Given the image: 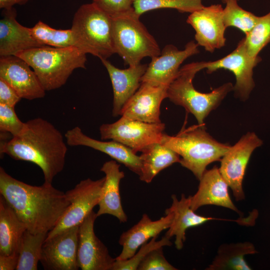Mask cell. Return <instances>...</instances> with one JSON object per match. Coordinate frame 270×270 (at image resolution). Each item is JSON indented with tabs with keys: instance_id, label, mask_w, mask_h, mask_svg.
I'll use <instances>...</instances> for the list:
<instances>
[{
	"instance_id": "15",
	"label": "cell",
	"mask_w": 270,
	"mask_h": 270,
	"mask_svg": "<svg viewBox=\"0 0 270 270\" xmlns=\"http://www.w3.org/2000/svg\"><path fill=\"white\" fill-rule=\"evenodd\" d=\"M198 46L194 40L188 42L183 50L172 44L166 46L159 56L152 58L141 82L168 86L176 77L182 62L199 53Z\"/></svg>"
},
{
	"instance_id": "25",
	"label": "cell",
	"mask_w": 270,
	"mask_h": 270,
	"mask_svg": "<svg viewBox=\"0 0 270 270\" xmlns=\"http://www.w3.org/2000/svg\"><path fill=\"white\" fill-rule=\"evenodd\" d=\"M26 228L2 196H0V255L18 252Z\"/></svg>"
},
{
	"instance_id": "12",
	"label": "cell",
	"mask_w": 270,
	"mask_h": 270,
	"mask_svg": "<svg viewBox=\"0 0 270 270\" xmlns=\"http://www.w3.org/2000/svg\"><path fill=\"white\" fill-rule=\"evenodd\" d=\"M79 226L68 228L46 239L40 262L46 270H77Z\"/></svg>"
},
{
	"instance_id": "17",
	"label": "cell",
	"mask_w": 270,
	"mask_h": 270,
	"mask_svg": "<svg viewBox=\"0 0 270 270\" xmlns=\"http://www.w3.org/2000/svg\"><path fill=\"white\" fill-rule=\"evenodd\" d=\"M30 66L16 56H0V78L7 82L22 98H42L46 90Z\"/></svg>"
},
{
	"instance_id": "30",
	"label": "cell",
	"mask_w": 270,
	"mask_h": 270,
	"mask_svg": "<svg viewBox=\"0 0 270 270\" xmlns=\"http://www.w3.org/2000/svg\"><path fill=\"white\" fill-rule=\"evenodd\" d=\"M202 0H134L133 8L140 16L146 12L163 8H174L180 12L192 13L204 7Z\"/></svg>"
},
{
	"instance_id": "9",
	"label": "cell",
	"mask_w": 270,
	"mask_h": 270,
	"mask_svg": "<svg viewBox=\"0 0 270 270\" xmlns=\"http://www.w3.org/2000/svg\"><path fill=\"white\" fill-rule=\"evenodd\" d=\"M104 181L105 176L97 180L86 178L65 192L70 205L56 225L48 233L46 239L80 226L94 208L98 205Z\"/></svg>"
},
{
	"instance_id": "27",
	"label": "cell",
	"mask_w": 270,
	"mask_h": 270,
	"mask_svg": "<svg viewBox=\"0 0 270 270\" xmlns=\"http://www.w3.org/2000/svg\"><path fill=\"white\" fill-rule=\"evenodd\" d=\"M256 252L253 244L250 242L222 244L218 248L216 255L207 270H250L246 262V255Z\"/></svg>"
},
{
	"instance_id": "16",
	"label": "cell",
	"mask_w": 270,
	"mask_h": 270,
	"mask_svg": "<svg viewBox=\"0 0 270 270\" xmlns=\"http://www.w3.org/2000/svg\"><path fill=\"white\" fill-rule=\"evenodd\" d=\"M168 86L142 82L138 89L124 104L120 115L148 123L161 122L160 106L162 101L167 98Z\"/></svg>"
},
{
	"instance_id": "22",
	"label": "cell",
	"mask_w": 270,
	"mask_h": 270,
	"mask_svg": "<svg viewBox=\"0 0 270 270\" xmlns=\"http://www.w3.org/2000/svg\"><path fill=\"white\" fill-rule=\"evenodd\" d=\"M100 60L112 82L114 93L112 115L117 116L124 104L140 88L148 64H140L122 70L114 66L107 59Z\"/></svg>"
},
{
	"instance_id": "20",
	"label": "cell",
	"mask_w": 270,
	"mask_h": 270,
	"mask_svg": "<svg viewBox=\"0 0 270 270\" xmlns=\"http://www.w3.org/2000/svg\"><path fill=\"white\" fill-rule=\"evenodd\" d=\"M14 7L4 9L0 20V56H15L26 50L45 46L32 36L30 28L21 25L16 19Z\"/></svg>"
},
{
	"instance_id": "3",
	"label": "cell",
	"mask_w": 270,
	"mask_h": 270,
	"mask_svg": "<svg viewBox=\"0 0 270 270\" xmlns=\"http://www.w3.org/2000/svg\"><path fill=\"white\" fill-rule=\"evenodd\" d=\"M162 144L176 152L180 164L200 180L206 166L220 161L230 146L218 142L206 131L204 124L194 125L173 136L164 134Z\"/></svg>"
},
{
	"instance_id": "21",
	"label": "cell",
	"mask_w": 270,
	"mask_h": 270,
	"mask_svg": "<svg viewBox=\"0 0 270 270\" xmlns=\"http://www.w3.org/2000/svg\"><path fill=\"white\" fill-rule=\"evenodd\" d=\"M199 180L198 191L194 196H189L190 206L193 210L196 212L203 206L215 205L242 214L232 201L229 186L217 166L206 170Z\"/></svg>"
},
{
	"instance_id": "29",
	"label": "cell",
	"mask_w": 270,
	"mask_h": 270,
	"mask_svg": "<svg viewBox=\"0 0 270 270\" xmlns=\"http://www.w3.org/2000/svg\"><path fill=\"white\" fill-rule=\"evenodd\" d=\"M30 30L34 37L44 46L54 48L76 47L71 29H55L40 20Z\"/></svg>"
},
{
	"instance_id": "32",
	"label": "cell",
	"mask_w": 270,
	"mask_h": 270,
	"mask_svg": "<svg viewBox=\"0 0 270 270\" xmlns=\"http://www.w3.org/2000/svg\"><path fill=\"white\" fill-rule=\"evenodd\" d=\"M244 38L248 54L252 58L258 56L260 52L270 42V12L259 16L256 25Z\"/></svg>"
},
{
	"instance_id": "33",
	"label": "cell",
	"mask_w": 270,
	"mask_h": 270,
	"mask_svg": "<svg viewBox=\"0 0 270 270\" xmlns=\"http://www.w3.org/2000/svg\"><path fill=\"white\" fill-rule=\"evenodd\" d=\"M157 237H154L148 242L142 244L139 250L129 259L120 260L115 258L112 270H136L141 261L150 250L155 248L172 245L170 238L166 236L159 240H156Z\"/></svg>"
},
{
	"instance_id": "40",
	"label": "cell",
	"mask_w": 270,
	"mask_h": 270,
	"mask_svg": "<svg viewBox=\"0 0 270 270\" xmlns=\"http://www.w3.org/2000/svg\"><path fill=\"white\" fill-rule=\"evenodd\" d=\"M222 1V2L224 4H226V2L228 0H220Z\"/></svg>"
},
{
	"instance_id": "23",
	"label": "cell",
	"mask_w": 270,
	"mask_h": 270,
	"mask_svg": "<svg viewBox=\"0 0 270 270\" xmlns=\"http://www.w3.org/2000/svg\"><path fill=\"white\" fill-rule=\"evenodd\" d=\"M120 168L116 161L111 160L104 162L100 168L105 174V181L96 216L108 214L116 217L120 222H126L128 217L123 210L120 193V183L124 174Z\"/></svg>"
},
{
	"instance_id": "26",
	"label": "cell",
	"mask_w": 270,
	"mask_h": 270,
	"mask_svg": "<svg viewBox=\"0 0 270 270\" xmlns=\"http://www.w3.org/2000/svg\"><path fill=\"white\" fill-rule=\"evenodd\" d=\"M140 180L150 183L162 170L180 162V156L161 142L152 144L142 152Z\"/></svg>"
},
{
	"instance_id": "14",
	"label": "cell",
	"mask_w": 270,
	"mask_h": 270,
	"mask_svg": "<svg viewBox=\"0 0 270 270\" xmlns=\"http://www.w3.org/2000/svg\"><path fill=\"white\" fill-rule=\"evenodd\" d=\"M186 22L194 28L195 40L206 51L213 52L224 46L226 28L224 20V8L214 4L190 13Z\"/></svg>"
},
{
	"instance_id": "36",
	"label": "cell",
	"mask_w": 270,
	"mask_h": 270,
	"mask_svg": "<svg viewBox=\"0 0 270 270\" xmlns=\"http://www.w3.org/2000/svg\"><path fill=\"white\" fill-rule=\"evenodd\" d=\"M134 0H92V2L110 16L128 12L132 8Z\"/></svg>"
},
{
	"instance_id": "28",
	"label": "cell",
	"mask_w": 270,
	"mask_h": 270,
	"mask_svg": "<svg viewBox=\"0 0 270 270\" xmlns=\"http://www.w3.org/2000/svg\"><path fill=\"white\" fill-rule=\"evenodd\" d=\"M48 233L34 234L27 230L22 238L16 270H36L40 262L42 246Z\"/></svg>"
},
{
	"instance_id": "31",
	"label": "cell",
	"mask_w": 270,
	"mask_h": 270,
	"mask_svg": "<svg viewBox=\"0 0 270 270\" xmlns=\"http://www.w3.org/2000/svg\"><path fill=\"white\" fill-rule=\"evenodd\" d=\"M224 8V20L226 28H236L246 35L258 22L259 16L242 8L237 0H228Z\"/></svg>"
},
{
	"instance_id": "35",
	"label": "cell",
	"mask_w": 270,
	"mask_h": 270,
	"mask_svg": "<svg viewBox=\"0 0 270 270\" xmlns=\"http://www.w3.org/2000/svg\"><path fill=\"white\" fill-rule=\"evenodd\" d=\"M165 258L163 246L150 250L141 261L138 270H176Z\"/></svg>"
},
{
	"instance_id": "19",
	"label": "cell",
	"mask_w": 270,
	"mask_h": 270,
	"mask_svg": "<svg viewBox=\"0 0 270 270\" xmlns=\"http://www.w3.org/2000/svg\"><path fill=\"white\" fill-rule=\"evenodd\" d=\"M165 216L152 220L144 214L139 222L129 230L122 233L118 240L122 250L116 259L124 260L132 258L144 244L168 229L174 217L172 212L166 210Z\"/></svg>"
},
{
	"instance_id": "4",
	"label": "cell",
	"mask_w": 270,
	"mask_h": 270,
	"mask_svg": "<svg viewBox=\"0 0 270 270\" xmlns=\"http://www.w3.org/2000/svg\"><path fill=\"white\" fill-rule=\"evenodd\" d=\"M84 52L76 46H43L18 52L16 56L32 68L46 91L64 86L74 70L86 68Z\"/></svg>"
},
{
	"instance_id": "7",
	"label": "cell",
	"mask_w": 270,
	"mask_h": 270,
	"mask_svg": "<svg viewBox=\"0 0 270 270\" xmlns=\"http://www.w3.org/2000/svg\"><path fill=\"white\" fill-rule=\"evenodd\" d=\"M140 16L132 8L112 17L115 54L132 66L140 64L145 57L152 58L161 52L157 42L140 21Z\"/></svg>"
},
{
	"instance_id": "5",
	"label": "cell",
	"mask_w": 270,
	"mask_h": 270,
	"mask_svg": "<svg viewBox=\"0 0 270 270\" xmlns=\"http://www.w3.org/2000/svg\"><path fill=\"white\" fill-rule=\"evenodd\" d=\"M204 69V62L186 64L180 68L174 79L169 84L167 98L175 104L184 107L192 114L198 124L215 110L227 94L233 90L234 86L226 82L208 93L201 92L194 88L192 80L196 74Z\"/></svg>"
},
{
	"instance_id": "11",
	"label": "cell",
	"mask_w": 270,
	"mask_h": 270,
	"mask_svg": "<svg viewBox=\"0 0 270 270\" xmlns=\"http://www.w3.org/2000/svg\"><path fill=\"white\" fill-rule=\"evenodd\" d=\"M262 144L254 132H248L230 146L220 160V172L237 201L244 199L242 181L246 170L252 152Z\"/></svg>"
},
{
	"instance_id": "2",
	"label": "cell",
	"mask_w": 270,
	"mask_h": 270,
	"mask_svg": "<svg viewBox=\"0 0 270 270\" xmlns=\"http://www.w3.org/2000/svg\"><path fill=\"white\" fill-rule=\"evenodd\" d=\"M64 137L52 123L37 118L28 120L22 132L0 142V155L32 162L42 170L44 182L52 184L64 166L68 151Z\"/></svg>"
},
{
	"instance_id": "34",
	"label": "cell",
	"mask_w": 270,
	"mask_h": 270,
	"mask_svg": "<svg viewBox=\"0 0 270 270\" xmlns=\"http://www.w3.org/2000/svg\"><path fill=\"white\" fill-rule=\"evenodd\" d=\"M26 126L17 116L14 107L0 104V131L9 133L12 137L20 134Z\"/></svg>"
},
{
	"instance_id": "8",
	"label": "cell",
	"mask_w": 270,
	"mask_h": 270,
	"mask_svg": "<svg viewBox=\"0 0 270 270\" xmlns=\"http://www.w3.org/2000/svg\"><path fill=\"white\" fill-rule=\"evenodd\" d=\"M164 124L148 123L122 116L112 124H104L100 128L102 140H112L132 149L142 152L149 146L161 142Z\"/></svg>"
},
{
	"instance_id": "39",
	"label": "cell",
	"mask_w": 270,
	"mask_h": 270,
	"mask_svg": "<svg viewBox=\"0 0 270 270\" xmlns=\"http://www.w3.org/2000/svg\"><path fill=\"white\" fill-rule=\"evenodd\" d=\"M29 0H0V8L6 10L10 9L15 4L23 5Z\"/></svg>"
},
{
	"instance_id": "10",
	"label": "cell",
	"mask_w": 270,
	"mask_h": 270,
	"mask_svg": "<svg viewBox=\"0 0 270 270\" xmlns=\"http://www.w3.org/2000/svg\"><path fill=\"white\" fill-rule=\"evenodd\" d=\"M261 60L260 56L252 58L248 54L243 38L236 48L227 56L215 61L204 62V68L206 69V72L209 74L218 69L232 72L236 78L233 90L234 95L245 101L255 86L253 70Z\"/></svg>"
},
{
	"instance_id": "1",
	"label": "cell",
	"mask_w": 270,
	"mask_h": 270,
	"mask_svg": "<svg viewBox=\"0 0 270 270\" xmlns=\"http://www.w3.org/2000/svg\"><path fill=\"white\" fill-rule=\"evenodd\" d=\"M0 194L34 234L48 233L70 205L66 194L46 182L40 186L24 183L0 168Z\"/></svg>"
},
{
	"instance_id": "13",
	"label": "cell",
	"mask_w": 270,
	"mask_h": 270,
	"mask_svg": "<svg viewBox=\"0 0 270 270\" xmlns=\"http://www.w3.org/2000/svg\"><path fill=\"white\" fill-rule=\"evenodd\" d=\"M97 217L92 210L79 226L77 258L82 270H112L115 261L94 233Z\"/></svg>"
},
{
	"instance_id": "6",
	"label": "cell",
	"mask_w": 270,
	"mask_h": 270,
	"mask_svg": "<svg viewBox=\"0 0 270 270\" xmlns=\"http://www.w3.org/2000/svg\"><path fill=\"white\" fill-rule=\"evenodd\" d=\"M76 47L102 59L115 54L112 18L92 2L82 5L75 12L70 28Z\"/></svg>"
},
{
	"instance_id": "37",
	"label": "cell",
	"mask_w": 270,
	"mask_h": 270,
	"mask_svg": "<svg viewBox=\"0 0 270 270\" xmlns=\"http://www.w3.org/2000/svg\"><path fill=\"white\" fill-rule=\"evenodd\" d=\"M21 99L11 86L0 78V104L14 107Z\"/></svg>"
},
{
	"instance_id": "18",
	"label": "cell",
	"mask_w": 270,
	"mask_h": 270,
	"mask_svg": "<svg viewBox=\"0 0 270 270\" xmlns=\"http://www.w3.org/2000/svg\"><path fill=\"white\" fill-rule=\"evenodd\" d=\"M68 145L85 146L101 152L109 156L116 161L122 164L138 176L141 174V161L140 156L132 149L114 140L101 141L85 134L81 128L76 126L64 134Z\"/></svg>"
},
{
	"instance_id": "38",
	"label": "cell",
	"mask_w": 270,
	"mask_h": 270,
	"mask_svg": "<svg viewBox=\"0 0 270 270\" xmlns=\"http://www.w3.org/2000/svg\"><path fill=\"white\" fill-rule=\"evenodd\" d=\"M19 259L18 252H16L10 255H0V270H16Z\"/></svg>"
},
{
	"instance_id": "24",
	"label": "cell",
	"mask_w": 270,
	"mask_h": 270,
	"mask_svg": "<svg viewBox=\"0 0 270 270\" xmlns=\"http://www.w3.org/2000/svg\"><path fill=\"white\" fill-rule=\"evenodd\" d=\"M172 204L166 210L172 212L174 217L165 236L170 238L175 236V246L176 249L180 250L184 246L187 229L201 225L209 220L219 219L196 214L190 206V196L186 198L184 194L180 200L175 194L172 196Z\"/></svg>"
}]
</instances>
